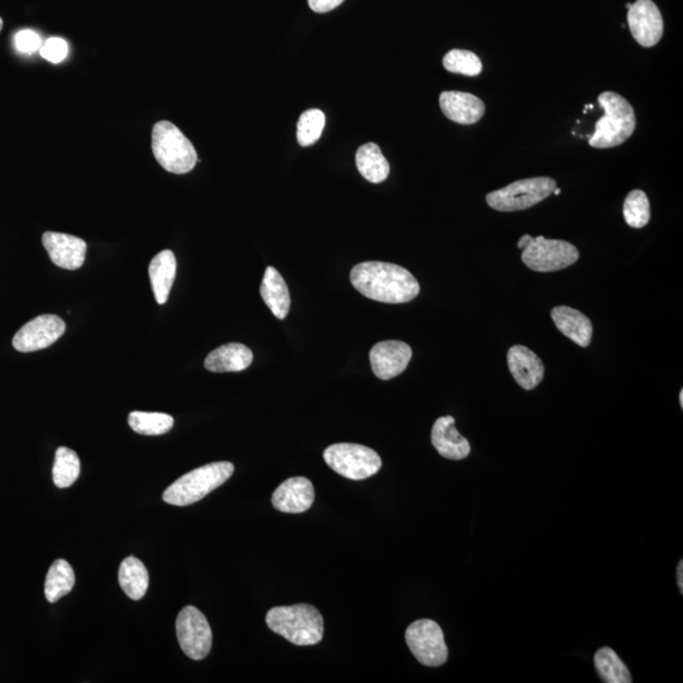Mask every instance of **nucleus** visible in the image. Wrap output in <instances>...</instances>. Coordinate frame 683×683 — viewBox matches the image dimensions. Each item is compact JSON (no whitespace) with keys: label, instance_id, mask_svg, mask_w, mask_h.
Returning <instances> with one entry per match:
<instances>
[{"label":"nucleus","instance_id":"f257e3e1","mask_svg":"<svg viewBox=\"0 0 683 683\" xmlns=\"http://www.w3.org/2000/svg\"><path fill=\"white\" fill-rule=\"evenodd\" d=\"M350 277L353 288L375 302L404 304L420 293L417 279L404 267L389 262H362L353 267Z\"/></svg>","mask_w":683,"mask_h":683},{"label":"nucleus","instance_id":"f03ea898","mask_svg":"<svg viewBox=\"0 0 683 683\" xmlns=\"http://www.w3.org/2000/svg\"><path fill=\"white\" fill-rule=\"evenodd\" d=\"M266 623L272 632L295 646H315L323 639V616L312 605L277 606L267 613Z\"/></svg>","mask_w":683,"mask_h":683},{"label":"nucleus","instance_id":"7ed1b4c3","mask_svg":"<svg viewBox=\"0 0 683 683\" xmlns=\"http://www.w3.org/2000/svg\"><path fill=\"white\" fill-rule=\"evenodd\" d=\"M599 104L605 114L596 123L595 133L589 138L590 146L605 150L623 145L632 137L637 127L632 104L622 95L613 92L600 94Z\"/></svg>","mask_w":683,"mask_h":683},{"label":"nucleus","instance_id":"20e7f679","mask_svg":"<svg viewBox=\"0 0 683 683\" xmlns=\"http://www.w3.org/2000/svg\"><path fill=\"white\" fill-rule=\"evenodd\" d=\"M234 466L231 462H213L188 472L167 487L165 503L175 506H188L208 496L212 491L231 479Z\"/></svg>","mask_w":683,"mask_h":683},{"label":"nucleus","instance_id":"39448f33","mask_svg":"<svg viewBox=\"0 0 683 683\" xmlns=\"http://www.w3.org/2000/svg\"><path fill=\"white\" fill-rule=\"evenodd\" d=\"M152 152L161 167L171 174H188L199 162L193 143L169 121L155 124L152 130Z\"/></svg>","mask_w":683,"mask_h":683},{"label":"nucleus","instance_id":"423d86ee","mask_svg":"<svg viewBox=\"0 0 683 683\" xmlns=\"http://www.w3.org/2000/svg\"><path fill=\"white\" fill-rule=\"evenodd\" d=\"M556 188V181L547 176L518 180L487 194L486 203L498 212H519L543 202Z\"/></svg>","mask_w":683,"mask_h":683},{"label":"nucleus","instance_id":"0eeeda50","mask_svg":"<svg viewBox=\"0 0 683 683\" xmlns=\"http://www.w3.org/2000/svg\"><path fill=\"white\" fill-rule=\"evenodd\" d=\"M324 461L338 475L350 480H365L380 471L382 461L374 450L361 444L337 443L323 453Z\"/></svg>","mask_w":683,"mask_h":683},{"label":"nucleus","instance_id":"6e6552de","mask_svg":"<svg viewBox=\"0 0 683 683\" xmlns=\"http://www.w3.org/2000/svg\"><path fill=\"white\" fill-rule=\"evenodd\" d=\"M580 252L572 243L561 240H548L543 236L530 238L523 248V264L537 272H554L575 265Z\"/></svg>","mask_w":683,"mask_h":683},{"label":"nucleus","instance_id":"1a4fd4ad","mask_svg":"<svg viewBox=\"0 0 683 683\" xmlns=\"http://www.w3.org/2000/svg\"><path fill=\"white\" fill-rule=\"evenodd\" d=\"M410 652L423 666L441 667L448 659V648L441 627L433 620L420 619L405 633Z\"/></svg>","mask_w":683,"mask_h":683},{"label":"nucleus","instance_id":"9d476101","mask_svg":"<svg viewBox=\"0 0 683 683\" xmlns=\"http://www.w3.org/2000/svg\"><path fill=\"white\" fill-rule=\"evenodd\" d=\"M176 635L183 652L194 661H202L212 649V629L202 611L194 606H186L180 611L176 619Z\"/></svg>","mask_w":683,"mask_h":683},{"label":"nucleus","instance_id":"9b49d317","mask_svg":"<svg viewBox=\"0 0 683 683\" xmlns=\"http://www.w3.org/2000/svg\"><path fill=\"white\" fill-rule=\"evenodd\" d=\"M66 324L54 314L40 315L26 323L13 337V347L28 353L45 350L64 336Z\"/></svg>","mask_w":683,"mask_h":683},{"label":"nucleus","instance_id":"f8f14e48","mask_svg":"<svg viewBox=\"0 0 683 683\" xmlns=\"http://www.w3.org/2000/svg\"><path fill=\"white\" fill-rule=\"evenodd\" d=\"M628 26L634 40L642 47H653L662 40L665 23L653 0H637L627 4Z\"/></svg>","mask_w":683,"mask_h":683},{"label":"nucleus","instance_id":"ddd939ff","mask_svg":"<svg viewBox=\"0 0 683 683\" xmlns=\"http://www.w3.org/2000/svg\"><path fill=\"white\" fill-rule=\"evenodd\" d=\"M412 357V348L405 342H379L370 351L371 369L380 380H391L407 370Z\"/></svg>","mask_w":683,"mask_h":683},{"label":"nucleus","instance_id":"4468645a","mask_svg":"<svg viewBox=\"0 0 683 683\" xmlns=\"http://www.w3.org/2000/svg\"><path fill=\"white\" fill-rule=\"evenodd\" d=\"M42 243L56 266L65 270H78L87 257V242L66 233L46 232Z\"/></svg>","mask_w":683,"mask_h":683},{"label":"nucleus","instance_id":"2eb2a0df","mask_svg":"<svg viewBox=\"0 0 683 683\" xmlns=\"http://www.w3.org/2000/svg\"><path fill=\"white\" fill-rule=\"evenodd\" d=\"M314 499L312 481L305 477H291L272 494V505L281 513L300 514L312 508Z\"/></svg>","mask_w":683,"mask_h":683},{"label":"nucleus","instance_id":"dca6fc26","mask_svg":"<svg viewBox=\"0 0 683 683\" xmlns=\"http://www.w3.org/2000/svg\"><path fill=\"white\" fill-rule=\"evenodd\" d=\"M432 444L439 455L447 460H465L471 452L470 443L457 431L456 420L450 415L439 418L434 423Z\"/></svg>","mask_w":683,"mask_h":683},{"label":"nucleus","instance_id":"f3484780","mask_svg":"<svg viewBox=\"0 0 683 683\" xmlns=\"http://www.w3.org/2000/svg\"><path fill=\"white\" fill-rule=\"evenodd\" d=\"M442 112L450 121L470 126L485 116V103L476 95L462 92H443L439 97Z\"/></svg>","mask_w":683,"mask_h":683},{"label":"nucleus","instance_id":"a211bd4d","mask_svg":"<svg viewBox=\"0 0 683 683\" xmlns=\"http://www.w3.org/2000/svg\"><path fill=\"white\" fill-rule=\"evenodd\" d=\"M508 366L514 380L524 390L536 389L543 381V362L536 353L530 351L527 347H511L508 352Z\"/></svg>","mask_w":683,"mask_h":683},{"label":"nucleus","instance_id":"6ab92c4d","mask_svg":"<svg viewBox=\"0 0 683 683\" xmlns=\"http://www.w3.org/2000/svg\"><path fill=\"white\" fill-rule=\"evenodd\" d=\"M551 317L554 326L563 336L570 338L572 342L581 347L590 346L594 328H592L591 320L585 314L562 305V307L552 309Z\"/></svg>","mask_w":683,"mask_h":683},{"label":"nucleus","instance_id":"aec40b11","mask_svg":"<svg viewBox=\"0 0 683 683\" xmlns=\"http://www.w3.org/2000/svg\"><path fill=\"white\" fill-rule=\"evenodd\" d=\"M253 361V353L242 343H228L216 348L205 358L204 366L210 372H240L248 369Z\"/></svg>","mask_w":683,"mask_h":683},{"label":"nucleus","instance_id":"412c9836","mask_svg":"<svg viewBox=\"0 0 683 683\" xmlns=\"http://www.w3.org/2000/svg\"><path fill=\"white\" fill-rule=\"evenodd\" d=\"M260 294L277 319L283 320L288 317L291 305L289 288L275 267H267Z\"/></svg>","mask_w":683,"mask_h":683},{"label":"nucleus","instance_id":"4be33fe9","mask_svg":"<svg viewBox=\"0 0 683 683\" xmlns=\"http://www.w3.org/2000/svg\"><path fill=\"white\" fill-rule=\"evenodd\" d=\"M176 266V257L170 250L162 251L152 259L148 275L157 304L164 305L169 299L175 281Z\"/></svg>","mask_w":683,"mask_h":683},{"label":"nucleus","instance_id":"5701e85b","mask_svg":"<svg viewBox=\"0 0 683 683\" xmlns=\"http://www.w3.org/2000/svg\"><path fill=\"white\" fill-rule=\"evenodd\" d=\"M118 581L124 594L130 597V599L138 601L146 595L150 576H148L147 568L143 565V562L131 556L124 558L121 563Z\"/></svg>","mask_w":683,"mask_h":683},{"label":"nucleus","instance_id":"b1692460","mask_svg":"<svg viewBox=\"0 0 683 683\" xmlns=\"http://www.w3.org/2000/svg\"><path fill=\"white\" fill-rule=\"evenodd\" d=\"M356 165L360 174L372 184H380L388 179L390 165L376 143H366L358 148Z\"/></svg>","mask_w":683,"mask_h":683},{"label":"nucleus","instance_id":"393cba45","mask_svg":"<svg viewBox=\"0 0 683 683\" xmlns=\"http://www.w3.org/2000/svg\"><path fill=\"white\" fill-rule=\"evenodd\" d=\"M75 586V572L70 563L65 560H56L47 572L45 581V596L51 604L57 603L66 595H69Z\"/></svg>","mask_w":683,"mask_h":683},{"label":"nucleus","instance_id":"a878e982","mask_svg":"<svg viewBox=\"0 0 683 683\" xmlns=\"http://www.w3.org/2000/svg\"><path fill=\"white\" fill-rule=\"evenodd\" d=\"M595 667L597 673L608 683H630L632 675L628 667L624 665L622 659L618 657L613 649L604 647L595 654Z\"/></svg>","mask_w":683,"mask_h":683},{"label":"nucleus","instance_id":"bb28decb","mask_svg":"<svg viewBox=\"0 0 683 683\" xmlns=\"http://www.w3.org/2000/svg\"><path fill=\"white\" fill-rule=\"evenodd\" d=\"M80 460L76 452L70 448L60 447L55 453L52 480L59 489H68L79 479Z\"/></svg>","mask_w":683,"mask_h":683},{"label":"nucleus","instance_id":"cd10ccee","mask_svg":"<svg viewBox=\"0 0 683 683\" xmlns=\"http://www.w3.org/2000/svg\"><path fill=\"white\" fill-rule=\"evenodd\" d=\"M128 424L142 436H162L174 427V418L165 413L132 412Z\"/></svg>","mask_w":683,"mask_h":683},{"label":"nucleus","instance_id":"c85d7f7f","mask_svg":"<svg viewBox=\"0 0 683 683\" xmlns=\"http://www.w3.org/2000/svg\"><path fill=\"white\" fill-rule=\"evenodd\" d=\"M625 222L629 227L640 229L651 221V204L643 190L630 191L623 208Z\"/></svg>","mask_w":683,"mask_h":683},{"label":"nucleus","instance_id":"c756f323","mask_svg":"<svg viewBox=\"0 0 683 683\" xmlns=\"http://www.w3.org/2000/svg\"><path fill=\"white\" fill-rule=\"evenodd\" d=\"M324 126H326V116L320 109H309L299 118L296 136L299 145L302 147L313 146L322 136Z\"/></svg>","mask_w":683,"mask_h":683},{"label":"nucleus","instance_id":"7c9ffc66","mask_svg":"<svg viewBox=\"0 0 683 683\" xmlns=\"http://www.w3.org/2000/svg\"><path fill=\"white\" fill-rule=\"evenodd\" d=\"M444 69L452 74L479 76L482 73V62L474 52L452 50L443 57Z\"/></svg>","mask_w":683,"mask_h":683},{"label":"nucleus","instance_id":"2f4dec72","mask_svg":"<svg viewBox=\"0 0 683 683\" xmlns=\"http://www.w3.org/2000/svg\"><path fill=\"white\" fill-rule=\"evenodd\" d=\"M40 52L41 56L51 64H60L68 56L69 45L62 38L51 37L45 44H42Z\"/></svg>","mask_w":683,"mask_h":683},{"label":"nucleus","instance_id":"473e14b6","mask_svg":"<svg viewBox=\"0 0 683 683\" xmlns=\"http://www.w3.org/2000/svg\"><path fill=\"white\" fill-rule=\"evenodd\" d=\"M14 44L19 52L30 55L41 49L42 40L35 31L25 30L17 33Z\"/></svg>","mask_w":683,"mask_h":683},{"label":"nucleus","instance_id":"72a5a7b5","mask_svg":"<svg viewBox=\"0 0 683 683\" xmlns=\"http://www.w3.org/2000/svg\"><path fill=\"white\" fill-rule=\"evenodd\" d=\"M345 0H308L309 7L315 13H328L338 8Z\"/></svg>","mask_w":683,"mask_h":683},{"label":"nucleus","instance_id":"f704fd0d","mask_svg":"<svg viewBox=\"0 0 683 683\" xmlns=\"http://www.w3.org/2000/svg\"><path fill=\"white\" fill-rule=\"evenodd\" d=\"M677 585L680 587L681 594H683V562L677 567Z\"/></svg>","mask_w":683,"mask_h":683},{"label":"nucleus","instance_id":"c9c22d12","mask_svg":"<svg viewBox=\"0 0 683 683\" xmlns=\"http://www.w3.org/2000/svg\"><path fill=\"white\" fill-rule=\"evenodd\" d=\"M680 403H681V408H683V391L682 390L680 393Z\"/></svg>","mask_w":683,"mask_h":683},{"label":"nucleus","instance_id":"e433bc0d","mask_svg":"<svg viewBox=\"0 0 683 683\" xmlns=\"http://www.w3.org/2000/svg\"><path fill=\"white\" fill-rule=\"evenodd\" d=\"M553 194L560 195L561 194V189H554Z\"/></svg>","mask_w":683,"mask_h":683},{"label":"nucleus","instance_id":"4c0bfd02","mask_svg":"<svg viewBox=\"0 0 683 683\" xmlns=\"http://www.w3.org/2000/svg\"><path fill=\"white\" fill-rule=\"evenodd\" d=\"M2 28H3V19L0 18V31H2Z\"/></svg>","mask_w":683,"mask_h":683}]
</instances>
